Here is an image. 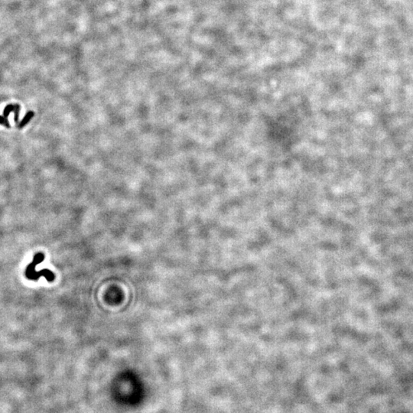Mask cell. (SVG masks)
Instances as JSON below:
<instances>
[{
    "label": "cell",
    "mask_w": 413,
    "mask_h": 413,
    "mask_svg": "<svg viewBox=\"0 0 413 413\" xmlns=\"http://www.w3.org/2000/svg\"><path fill=\"white\" fill-rule=\"evenodd\" d=\"M27 277L30 279H33V280H38L39 278V277L41 276H45V278H47V280L49 282H52L54 279H55V275H54L53 273H51L50 270L48 269H44L42 271L39 272V273H36V272H34V273H28L26 274Z\"/></svg>",
    "instance_id": "6da1fadb"
},
{
    "label": "cell",
    "mask_w": 413,
    "mask_h": 413,
    "mask_svg": "<svg viewBox=\"0 0 413 413\" xmlns=\"http://www.w3.org/2000/svg\"><path fill=\"white\" fill-rule=\"evenodd\" d=\"M19 105L18 104H15V105H12V104H10V105L7 106V107L5 108L4 112H3V114H4V116L6 118H7L8 116L9 115V113L11 112H15V121L16 122H18V116H19Z\"/></svg>",
    "instance_id": "7a4b0ae2"
},
{
    "label": "cell",
    "mask_w": 413,
    "mask_h": 413,
    "mask_svg": "<svg viewBox=\"0 0 413 413\" xmlns=\"http://www.w3.org/2000/svg\"><path fill=\"white\" fill-rule=\"evenodd\" d=\"M33 116H34V112H28V113L26 114V116H25V118L23 119L22 121H21V123L18 124V125L17 126L18 128L21 129V128H22V127H24L25 126H26V124H27V122H28V121H29L30 120H31V118H32Z\"/></svg>",
    "instance_id": "3957f363"
},
{
    "label": "cell",
    "mask_w": 413,
    "mask_h": 413,
    "mask_svg": "<svg viewBox=\"0 0 413 413\" xmlns=\"http://www.w3.org/2000/svg\"><path fill=\"white\" fill-rule=\"evenodd\" d=\"M0 124H1V125H3L4 126H6L7 128H10V125L7 118H6V117H2L1 116H0Z\"/></svg>",
    "instance_id": "277c9868"
}]
</instances>
